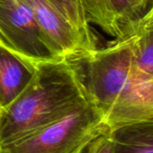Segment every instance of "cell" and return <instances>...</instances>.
<instances>
[{
    "mask_svg": "<svg viewBox=\"0 0 153 153\" xmlns=\"http://www.w3.org/2000/svg\"><path fill=\"white\" fill-rule=\"evenodd\" d=\"M133 37L69 59L78 68L89 100L110 130L153 118V76L137 68Z\"/></svg>",
    "mask_w": 153,
    "mask_h": 153,
    "instance_id": "1",
    "label": "cell"
},
{
    "mask_svg": "<svg viewBox=\"0 0 153 153\" xmlns=\"http://www.w3.org/2000/svg\"><path fill=\"white\" fill-rule=\"evenodd\" d=\"M89 101L79 70L69 59L37 63L27 87L8 106L0 110V148Z\"/></svg>",
    "mask_w": 153,
    "mask_h": 153,
    "instance_id": "2",
    "label": "cell"
},
{
    "mask_svg": "<svg viewBox=\"0 0 153 153\" xmlns=\"http://www.w3.org/2000/svg\"><path fill=\"white\" fill-rule=\"evenodd\" d=\"M107 130L102 113L89 101L0 149L5 153H81L95 138Z\"/></svg>",
    "mask_w": 153,
    "mask_h": 153,
    "instance_id": "3",
    "label": "cell"
},
{
    "mask_svg": "<svg viewBox=\"0 0 153 153\" xmlns=\"http://www.w3.org/2000/svg\"><path fill=\"white\" fill-rule=\"evenodd\" d=\"M0 45L34 63L58 59L44 44L25 0H0Z\"/></svg>",
    "mask_w": 153,
    "mask_h": 153,
    "instance_id": "4",
    "label": "cell"
},
{
    "mask_svg": "<svg viewBox=\"0 0 153 153\" xmlns=\"http://www.w3.org/2000/svg\"><path fill=\"white\" fill-rule=\"evenodd\" d=\"M31 7L42 41L58 59H72L96 51L71 22L47 0H25Z\"/></svg>",
    "mask_w": 153,
    "mask_h": 153,
    "instance_id": "5",
    "label": "cell"
},
{
    "mask_svg": "<svg viewBox=\"0 0 153 153\" xmlns=\"http://www.w3.org/2000/svg\"><path fill=\"white\" fill-rule=\"evenodd\" d=\"M152 2L153 0H97V26L114 40L131 36Z\"/></svg>",
    "mask_w": 153,
    "mask_h": 153,
    "instance_id": "6",
    "label": "cell"
},
{
    "mask_svg": "<svg viewBox=\"0 0 153 153\" xmlns=\"http://www.w3.org/2000/svg\"><path fill=\"white\" fill-rule=\"evenodd\" d=\"M36 64L0 45V110L8 106L27 87Z\"/></svg>",
    "mask_w": 153,
    "mask_h": 153,
    "instance_id": "7",
    "label": "cell"
},
{
    "mask_svg": "<svg viewBox=\"0 0 153 153\" xmlns=\"http://www.w3.org/2000/svg\"><path fill=\"white\" fill-rule=\"evenodd\" d=\"M114 153H153V118L111 130Z\"/></svg>",
    "mask_w": 153,
    "mask_h": 153,
    "instance_id": "8",
    "label": "cell"
},
{
    "mask_svg": "<svg viewBox=\"0 0 153 153\" xmlns=\"http://www.w3.org/2000/svg\"><path fill=\"white\" fill-rule=\"evenodd\" d=\"M69 19L85 40L97 48V40L92 32L90 24L98 25L99 16L97 0H64Z\"/></svg>",
    "mask_w": 153,
    "mask_h": 153,
    "instance_id": "9",
    "label": "cell"
},
{
    "mask_svg": "<svg viewBox=\"0 0 153 153\" xmlns=\"http://www.w3.org/2000/svg\"><path fill=\"white\" fill-rule=\"evenodd\" d=\"M133 37V59L139 71L153 76V25L138 32Z\"/></svg>",
    "mask_w": 153,
    "mask_h": 153,
    "instance_id": "10",
    "label": "cell"
},
{
    "mask_svg": "<svg viewBox=\"0 0 153 153\" xmlns=\"http://www.w3.org/2000/svg\"><path fill=\"white\" fill-rule=\"evenodd\" d=\"M81 153H114V140L111 130L95 138Z\"/></svg>",
    "mask_w": 153,
    "mask_h": 153,
    "instance_id": "11",
    "label": "cell"
},
{
    "mask_svg": "<svg viewBox=\"0 0 153 153\" xmlns=\"http://www.w3.org/2000/svg\"><path fill=\"white\" fill-rule=\"evenodd\" d=\"M152 25H153V3L151 4V6L148 9V11L145 13V15L138 22L135 33H137L138 32L144 30L149 26H152Z\"/></svg>",
    "mask_w": 153,
    "mask_h": 153,
    "instance_id": "12",
    "label": "cell"
},
{
    "mask_svg": "<svg viewBox=\"0 0 153 153\" xmlns=\"http://www.w3.org/2000/svg\"><path fill=\"white\" fill-rule=\"evenodd\" d=\"M47 1H49L54 7H56L63 16H65L69 21V14H68V7L64 2V0H47ZM71 22V21H70ZM72 24V23H71Z\"/></svg>",
    "mask_w": 153,
    "mask_h": 153,
    "instance_id": "13",
    "label": "cell"
},
{
    "mask_svg": "<svg viewBox=\"0 0 153 153\" xmlns=\"http://www.w3.org/2000/svg\"><path fill=\"white\" fill-rule=\"evenodd\" d=\"M0 153H5V152H4V151H3L2 149H0Z\"/></svg>",
    "mask_w": 153,
    "mask_h": 153,
    "instance_id": "14",
    "label": "cell"
},
{
    "mask_svg": "<svg viewBox=\"0 0 153 153\" xmlns=\"http://www.w3.org/2000/svg\"><path fill=\"white\" fill-rule=\"evenodd\" d=\"M152 3H153V2H152Z\"/></svg>",
    "mask_w": 153,
    "mask_h": 153,
    "instance_id": "15",
    "label": "cell"
}]
</instances>
